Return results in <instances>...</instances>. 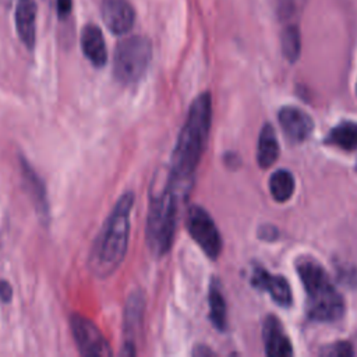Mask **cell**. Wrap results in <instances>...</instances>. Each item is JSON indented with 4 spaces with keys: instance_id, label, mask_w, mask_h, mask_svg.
Wrapping results in <instances>:
<instances>
[{
    "instance_id": "1",
    "label": "cell",
    "mask_w": 357,
    "mask_h": 357,
    "mask_svg": "<svg viewBox=\"0 0 357 357\" xmlns=\"http://www.w3.org/2000/svg\"><path fill=\"white\" fill-rule=\"evenodd\" d=\"M211 119V93L204 92L192 100L172 152L169 177L180 197H183L192 184L194 173L206 148Z\"/></svg>"
},
{
    "instance_id": "2",
    "label": "cell",
    "mask_w": 357,
    "mask_h": 357,
    "mask_svg": "<svg viewBox=\"0 0 357 357\" xmlns=\"http://www.w3.org/2000/svg\"><path fill=\"white\" fill-rule=\"evenodd\" d=\"M132 204L134 194L131 191L124 192L114 204L92 245L89 268L99 278H106L113 273L124 259L128 245Z\"/></svg>"
},
{
    "instance_id": "3",
    "label": "cell",
    "mask_w": 357,
    "mask_h": 357,
    "mask_svg": "<svg viewBox=\"0 0 357 357\" xmlns=\"http://www.w3.org/2000/svg\"><path fill=\"white\" fill-rule=\"evenodd\" d=\"M178 197L170 181L169 172L160 178H155L145 229L146 244L155 255H163L170 250L176 229Z\"/></svg>"
},
{
    "instance_id": "4",
    "label": "cell",
    "mask_w": 357,
    "mask_h": 357,
    "mask_svg": "<svg viewBox=\"0 0 357 357\" xmlns=\"http://www.w3.org/2000/svg\"><path fill=\"white\" fill-rule=\"evenodd\" d=\"M296 271L307 294V315L318 322H335L344 314V301L332 284L326 271L314 258L303 257Z\"/></svg>"
},
{
    "instance_id": "5",
    "label": "cell",
    "mask_w": 357,
    "mask_h": 357,
    "mask_svg": "<svg viewBox=\"0 0 357 357\" xmlns=\"http://www.w3.org/2000/svg\"><path fill=\"white\" fill-rule=\"evenodd\" d=\"M152 59V45L148 38L134 35L120 40L113 54V75L124 84L138 82L146 73Z\"/></svg>"
},
{
    "instance_id": "6",
    "label": "cell",
    "mask_w": 357,
    "mask_h": 357,
    "mask_svg": "<svg viewBox=\"0 0 357 357\" xmlns=\"http://www.w3.org/2000/svg\"><path fill=\"white\" fill-rule=\"evenodd\" d=\"M185 225L192 240L211 258L216 259L222 251V238L211 215L199 205L188 208Z\"/></svg>"
},
{
    "instance_id": "7",
    "label": "cell",
    "mask_w": 357,
    "mask_h": 357,
    "mask_svg": "<svg viewBox=\"0 0 357 357\" xmlns=\"http://www.w3.org/2000/svg\"><path fill=\"white\" fill-rule=\"evenodd\" d=\"M78 351L86 357H110L113 350L99 328L86 317L74 314L70 321Z\"/></svg>"
},
{
    "instance_id": "8",
    "label": "cell",
    "mask_w": 357,
    "mask_h": 357,
    "mask_svg": "<svg viewBox=\"0 0 357 357\" xmlns=\"http://www.w3.org/2000/svg\"><path fill=\"white\" fill-rule=\"evenodd\" d=\"M278 119L284 137L293 144L305 141L314 128L312 119L296 106H283L278 113Z\"/></svg>"
},
{
    "instance_id": "9",
    "label": "cell",
    "mask_w": 357,
    "mask_h": 357,
    "mask_svg": "<svg viewBox=\"0 0 357 357\" xmlns=\"http://www.w3.org/2000/svg\"><path fill=\"white\" fill-rule=\"evenodd\" d=\"M100 14L105 25L114 35L127 33L135 21L134 8L127 0H103Z\"/></svg>"
},
{
    "instance_id": "10",
    "label": "cell",
    "mask_w": 357,
    "mask_h": 357,
    "mask_svg": "<svg viewBox=\"0 0 357 357\" xmlns=\"http://www.w3.org/2000/svg\"><path fill=\"white\" fill-rule=\"evenodd\" d=\"M251 284L259 290L268 291L278 305H291V289L283 276L272 275L261 266H255L251 276Z\"/></svg>"
},
{
    "instance_id": "11",
    "label": "cell",
    "mask_w": 357,
    "mask_h": 357,
    "mask_svg": "<svg viewBox=\"0 0 357 357\" xmlns=\"http://www.w3.org/2000/svg\"><path fill=\"white\" fill-rule=\"evenodd\" d=\"M262 340L265 353L271 357H289L293 354V347L286 336L280 321L275 315H268L262 324Z\"/></svg>"
},
{
    "instance_id": "12",
    "label": "cell",
    "mask_w": 357,
    "mask_h": 357,
    "mask_svg": "<svg viewBox=\"0 0 357 357\" xmlns=\"http://www.w3.org/2000/svg\"><path fill=\"white\" fill-rule=\"evenodd\" d=\"M36 1L18 0L15 7V25L22 43L32 49L36 39Z\"/></svg>"
},
{
    "instance_id": "13",
    "label": "cell",
    "mask_w": 357,
    "mask_h": 357,
    "mask_svg": "<svg viewBox=\"0 0 357 357\" xmlns=\"http://www.w3.org/2000/svg\"><path fill=\"white\" fill-rule=\"evenodd\" d=\"M81 47L85 57L95 66L103 67L107 60L106 45L103 39V33L99 26L93 24H88L84 26L81 33Z\"/></svg>"
},
{
    "instance_id": "14",
    "label": "cell",
    "mask_w": 357,
    "mask_h": 357,
    "mask_svg": "<svg viewBox=\"0 0 357 357\" xmlns=\"http://www.w3.org/2000/svg\"><path fill=\"white\" fill-rule=\"evenodd\" d=\"M278 156H279V144L276 139L275 128L269 123H266L262 127L258 138L257 160L259 167L268 169L276 162Z\"/></svg>"
},
{
    "instance_id": "15",
    "label": "cell",
    "mask_w": 357,
    "mask_h": 357,
    "mask_svg": "<svg viewBox=\"0 0 357 357\" xmlns=\"http://www.w3.org/2000/svg\"><path fill=\"white\" fill-rule=\"evenodd\" d=\"M144 305H145V300H144L142 293L135 291V293L130 294V297L127 300V305H126V314H124V328H126V332H128V335H130V339L126 344L134 346L131 336H134L132 333L138 332V329L141 326V321H142V315H144Z\"/></svg>"
},
{
    "instance_id": "16",
    "label": "cell",
    "mask_w": 357,
    "mask_h": 357,
    "mask_svg": "<svg viewBox=\"0 0 357 357\" xmlns=\"http://www.w3.org/2000/svg\"><path fill=\"white\" fill-rule=\"evenodd\" d=\"M326 142L343 151L357 149V123L342 121L329 131Z\"/></svg>"
},
{
    "instance_id": "17",
    "label": "cell",
    "mask_w": 357,
    "mask_h": 357,
    "mask_svg": "<svg viewBox=\"0 0 357 357\" xmlns=\"http://www.w3.org/2000/svg\"><path fill=\"white\" fill-rule=\"evenodd\" d=\"M294 177L289 170L279 169L269 178V191L275 201L286 202L294 192Z\"/></svg>"
},
{
    "instance_id": "18",
    "label": "cell",
    "mask_w": 357,
    "mask_h": 357,
    "mask_svg": "<svg viewBox=\"0 0 357 357\" xmlns=\"http://www.w3.org/2000/svg\"><path fill=\"white\" fill-rule=\"evenodd\" d=\"M208 301H209V318L213 326L218 331H226L227 328V308H226V301L225 297L219 289L218 284H211L209 287V294H208Z\"/></svg>"
},
{
    "instance_id": "19",
    "label": "cell",
    "mask_w": 357,
    "mask_h": 357,
    "mask_svg": "<svg viewBox=\"0 0 357 357\" xmlns=\"http://www.w3.org/2000/svg\"><path fill=\"white\" fill-rule=\"evenodd\" d=\"M280 46L287 61L294 63L298 59L301 50V35L296 22L286 24L283 28L280 33Z\"/></svg>"
},
{
    "instance_id": "20",
    "label": "cell",
    "mask_w": 357,
    "mask_h": 357,
    "mask_svg": "<svg viewBox=\"0 0 357 357\" xmlns=\"http://www.w3.org/2000/svg\"><path fill=\"white\" fill-rule=\"evenodd\" d=\"M22 170H24V177L26 180L28 188L31 190V194L36 202V206L40 212L46 213V208H47V202H46V197H45V188L40 183V180L38 178L36 173L32 170V167L28 163H22Z\"/></svg>"
},
{
    "instance_id": "21",
    "label": "cell",
    "mask_w": 357,
    "mask_h": 357,
    "mask_svg": "<svg viewBox=\"0 0 357 357\" xmlns=\"http://www.w3.org/2000/svg\"><path fill=\"white\" fill-rule=\"evenodd\" d=\"M307 0H278L276 1V11L280 21L286 24L294 22L303 13Z\"/></svg>"
},
{
    "instance_id": "22",
    "label": "cell",
    "mask_w": 357,
    "mask_h": 357,
    "mask_svg": "<svg viewBox=\"0 0 357 357\" xmlns=\"http://www.w3.org/2000/svg\"><path fill=\"white\" fill-rule=\"evenodd\" d=\"M321 354L326 357H351L354 351L349 342H336L322 347Z\"/></svg>"
},
{
    "instance_id": "23",
    "label": "cell",
    "mask_w": 357,
    "mask_h": 357,
    "mask_svg": "<svg viewBox=\"0 0 357 357\" xmlns=\"http://www.w3.org/2000/svg\"><path fill=\"white\" fill-rule=\"evenodd\" d=\"M73 8V0H57V13L60 15V18L68 15L71 13Z\"/></svg>"
},
{
    "instance_id": "24",
    "label": "cell",
    "mask_w": 357,
    "mask_h": 357,
    "mask_svg": "<svg viewBox=\"0 0 357 357\" xmlns=\"http://www.w3.org/2000/svg\"><path fill=\"white\" fill-rule=\"evenodd\" d=\"M11 296H13V290L10 283L6 280H0V298L4 303H8L11 300Z\"/></svg>"
},
{
    "instance_id": "25",
    "label": "cell",
    "mask_w": 357,
    "mask_h": 357,
    "mask_svg": "<svg viewBox=\"0 0 357 357\" xmlns=\"http://www.w3.org/2000/svg\"><path fill=\"white\" fill-rule=\"evenodd\" d=\"M356 92H357V84H356Z\"/></svg>"
},
{
    "instance_id": "26",
    "label": "cell",
    "mask_w": 357,
    "mask_h": 357,
    "mask_svg": "<svg viewBox=\"0 0 357 357\" xmlns=\"http://www.w3.org/2000/svg\"><path fill=\"white\" fill-rule=\"evenodd\" d=\"M356 172H357V165H356Z\"/></svg>"
}]
</instances>
